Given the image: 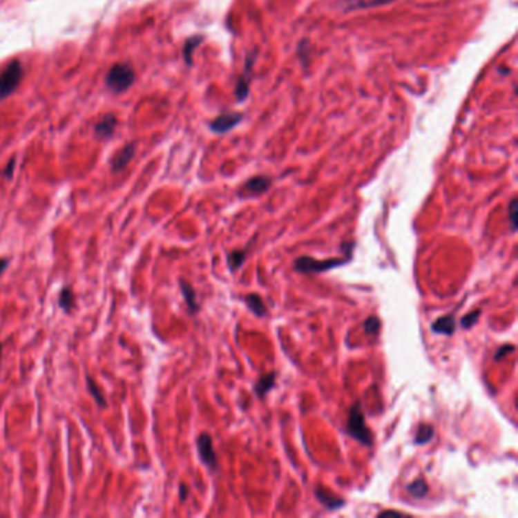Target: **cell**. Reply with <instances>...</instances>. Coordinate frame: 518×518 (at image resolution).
I'll return each instance as SVG.
<instances>
[{
	"mask_svg": "<svg viewBox=\"0 0 518 518\" xmlns=\"http://www.w3.org/2000/svg\"><path fill=\"white\" fill-rule=\"evenodd\" d=\"M352 260V256L345 257H334V258H327V260H318V258L303 256L295 260V271L301 274H321L325 271H330L333 268H339V266L347 265Z\"/></svg>",
	"mask_w": 518,
	"mask_h": 518,
	"instance_id": "6da1fadb",
	"label": "cell"
},
{
	"mask_svg": "<svg viewBox=\"0 0 518 518\" xmlns=\"http://www.w3.org/2000/svg\"><path fill=\"white\" fill-rule=\"evenodd\" d=\"M347 432H348L349 437H353L356 441H359V443L363 444V445H371L372 444V435H371L370 429L367 428V423H365L362 405L359 401L354 403L352 409H349Z\"/></svg>",
	"mask_w": 518,
	"mask_h": 518,
	"instance_id": "7a4b0ae2",
	"label": "cell"
},
{
	"mask_svg": "<svg viewBox=\"0 0 518 518\" xmlns=\"http://www.w3.org/2000/svg\"><path fill=\"white\" fill-rule=\"evenodd\" d=\"M23 78V66L19 59H12L0 72V101L10 96L19 87Z\"/></svg>",
	"mask_w": 518,
	"mask_h": 518,
	"instance_id": "3957f363",
	"label": "cell"
},
{
	"mask_svg": "<svg viewBox=\"0 0 518 518\" xmlns=\"http://www.w3.org/2000/svg\"><path fill=\"white\" fill-rule=\"evenodd\" d=\"M134 79H135V73L131 66L116 64L110 68L108 73H106L105 81L110 90L116 91V93H120V91H125L131 87Z\"/></svg>",
	"mask_w": 518,
	"mask_h": 518,
	"instance_id": "277c9868",
	"label": "cell"
},
{
	"mask_svg": "<svg viewBox=\"0 0 518 518\" xmlns=\"http://www.w3.org/2000/svg\"><path fill=\"white\" fill-rule=\"evenodd\" d=\"M196 447H198V454H200L204 466L211 471H216L218 458H216L215 448H213V439L209 433H201V435L198 437Z\"/></svg>",
	"mask_w": 518,
	"mask_h": 518,
	"instance_id": "5b68a950",
	"label": "cell"
},
{
	"mask_svg": "<svg viewBox=\"0 0 518 518\" xmlns=\"http://www.w3.org/2000/svg\"><path fill=\"white\" fill-rule=\"evenodd\" d=\"M242 120V114L240 113H225L220 114L218 119L211 122V129L218 134H224L231 131V129L239 125V122Z\"/></svg>",
	"mask_w": 518,
	"mask_h": 518,
	"instance_id": "8992f818",
	"label": "cell"
},
{
	"mask_svg": "<svg viewBox=\"0 0 518 518\" xmlns=\"http://www.w3.org/2000/svg\"><path fill=\"white\" fill-rule=\"evenodd\" d=\"M134 154H135V144L134 143H129V144H126L125 148H122L111 160L113 172L124 171L125 167L129 164V162L133 160Z\"/></svg>",
	"mask_w": 518,
	"mask_h": 518,
	"instance_id": "52a82bcc",
	"label": "cell"
},
{
	"mask_svg": "<svg viewBox=\"0 0 518 518\" xmlns=\"http://www.w3.org/2000/svg\"><path fill=\"white\" fill-rule=\"evenodd\" d=\"M315 496H316L319 503H321L324 508L330 509V511H333V509H340V508L345 506L344 499L333 496V494H330L329 491L323 490L321 486H316V488H315Z\"/></svg>",
	"mask_w": 518,
	"mask_h": 518,
	"instance_id": "ba28073f",
	"label": "cell"
},
{
	"mask_svg": "<svg viewBox=\"0 0 518 518\" xmlns=\"http://www.w3.org/2000/svg\"><path fill=\"white\" fill-rule=\"evenodd\" d=\"M272 184V181L268 177H254L245 182L243 186V192L248 195H262L268 190Z\"/></svg>",
	"mask_w": 518,
	"mask_h": 518,
	"instance_id": "9c48e42d",
	"label": "cell"
},
{
	"mask_svg": "<svg viewBox=\"0 0 518 518\" xmlns=\"http://www.w3.org/2000/svg\"><path fill=\"white\" fill-rule=\"evenodd\" d=\"M432 330L438 334H445V336H452L456 330V319L453 315H447L437 319L432 324Z\"/></svg>",
	"mask_w": 518,
	"mask_h": 518,
	"instance_id": "30bf717a",
	"label": "cell"
},
{
	"mask_svg": "<svg viewBox=\"0 0 518 518\" xmlns=\"http://www.w3.org/2000/svg\"><path fill=\"white\" fill-rule=\"evenodd\" d=\"M180 287H181L182 295H184V300H186L187 309L190 310V314H196V311L200 310V304H198V301H196L195 289L192 287V285L187 283L186 280H180Z\"/></svg>",
	"mask_w": 518,
	"mask_h": 518,
	"instance_id": "8fae6325",
	"label": "cell"
},
{
	"mask_svg": "<svg viewBox=\"0 0 518 518\" xmlns=\"http://www.w3.org/2000/svg\"><path fill=\"white\" fill-rule=\"evenodd\" d=\"M116 124H117L116 116H113V114H106V116H104L97 122L95 131L99 137H110L114 133V129H116Z\"/></svg>",
	"mask_w": 518,
	"mask_h": 518,
	"instance_id": "7c38bea8",
	"label": "cell"
},
{
	"mask_svg": "<svg viewBox=\"0 0 518 518\" xmlns=\"http://www.w3.org/2000/svg\"><path fill=\"white\" fill-rule=\"evenodd\" d=\"M394 0H344V6L347 11L354 10H367V8H376L385 3H391Z\"/></svg>",
	"mask_w": 518,
	"mask_h": 518,
	"instance_id": "4fadbf2b",
	"label": "cell"
},
{
	"mask_svg": "<svg viewBox=\"0 0 518 518\" xmlns=\"http://www.w3.org/2000/svg\"><path fill=\"white\" fill-rule=\"evenodd\" d=\"M276 378H277L276 372H269V374L258 378V382L256 383V394L258 395V397L263 399L265 395L268 394L274 386H276Z\"/></svg>",
	"mask_w": 518,
	"mask_h": 518,
	"instance_id": "5bb4252c",
	"label": "cell"
},
{
	"mask_svg": "<svg viewBox=\"0 0 518 518\" xmlns=\"http://www.w3.org/2000/svg\"><path fill=\"white\" fill-rule=\"evenodd\" d=\"M243 301H245V304L248 306V309L253 311V314L258 318H263L266 315V306L263 300L258 296L257 294H249L247 295L245 298H243Z\"/></svg>",
	"mask_w": 518,
	"mask_h": 518,
	"instance_id": "9a60e30c",
	"label": "cell"
},
{
	"mask_svg": "<svg viewBox=\"0 0 518 518\" xmlns=\"http://www.w3.org/2000/svg\"><path fill=\"white\" fill-rule=\"evenodd\" d=\"M86 382H87L88 392H90V395H91V397H93V399H95L96 405H97L99 407H102V409H105L106 406H108V403H106V400H105V397H104L102 391H101V390H99V385H97V383L95 382V380H93V378H91L90 376H87Z\"/></svg>",
	"mask_w": 518,
	"mask_h": 518,
	"instance_id": "2e32d148",
	"label": "cell"
},
{
	"mask_svg": "<svg viewBox=\"0 0 518 518\" xmlns=\"http://www.w3.org/2000/svg\"><path fill=\"white\" fill-rule=\"evenodd\" d=\"M245 258H247V253L245 251H233V253H230L227 256V263H228V268H230L231 272L238 271L240 266L245 263Z\"/></svg>",
	"mask_w": 518,
	"mask_h": 518,
	"instance_id": "e0dca14e",
	"label": "cell"
},
{
	"mask_svg": "<svg viewBox=\"0 0 518 518\" xmlns=\"http://www.w3.org/2000/svg\"><path fill=\"white\" fill-rule=\"evenodd\" d=\"M75 306V296H73V291L70 287H64L63 291H61L59 294V307L63 309L64 311H70Z\"/></svg>",
	"mask_w": 518,
	"mask_h": 518,
	"instance_id": "ac0fdd59",
	"label": "cell"
},
{
	"mask_svg": "<svg viewBox=\"0 0 518 518\" xmlns=\"http://www.w3.org/2000/svg\"><path fill=\"white\" fill-rule=\"evenodd\" d=\"M407 492L410 494V496L415 497V499H420V497H424L425 494L429 492V485L425 483L423 479H418V481L412 482L409 486H407Z\"/></svg>",
	"mask_w": 518,
	"mask_h": 518,
	"instance_id": "d6986e66",
	"label": "cell"
},
{
	"mask_svg": "<svg viewBox=\"0 0 518 518\" xmlns=\"http://www.w3.org/2000/svg\"><path fill=\"white\" fill-rule=\"evenodd\" d=\"M433 438V428L430 424H421L420 429H418V433L415 437V444L416 445H424L428 444L429 441Z\"/></svg>",
	"mask_w": 518,
	"mask_h": 518,
	"instance_id": "ffe728a7",
	"label": "cell"
},
{
	"mask_svg": "<svg viewBox=\"0 0 518 518\" xmlns=\"http://www.w3.org/2000/svg\"><path fill=\"white\" fill-rule=\"evenodd\" d=\"M508 213H509V224H511V231H517V227H518V222H517L518 201H517V198H512V201L509 202Z\"/></svg>",
	"mask_w": 518,
	"mask_h": 518,
	"instance_id": "44dd1931",
	"label": "cell"
},
{
	"mask_svg": "<svg viewBox=\"0 0 518 518\" xmlns=\"http://www.w3.org/2000/svg\"><path fill=\"white\" fill-rule=\"evenodd\" d=\"M363 330L367 334L374 336V334H377L380 330V319L377 316H370L367 321L363 323Z\"/></svg>",
	"mask_w": 518,
	"mask_h": 518,
	"instance_id": "7402d4cb",
	"label": "cell"
},
{
	"mask_svg": "<svg viewBox=\"0 0 518 518\" xmlns=\"http://www.w3.org/2000/svg\"><path fill=\"white\" fill-rule=\"evenodd\" d=\"M481 315H482V311H481V310L471 311V314L466 315V316H463V318L461 319V327H462V329H471V327H473L474 324H477V321H479V318H481Z\"/></svg>",
	"mask_w": 518,
	"mask_h": 518,
	"instance_id": "603a6c76",
	"label": "cell"
},
{
	"mask_svg": "<svg viewBox=\"0 0 518 518\" xmlns=\"http://www.w3.org/2000/svg\"><path fill=\"white\" fill-rule=\"evenodd\" d=\"M201 43V38L200 37H193V38H190V40L186 43V48H184V55H186V61H187V64H190V63H192V57H190V53H192L193 52V49H195V46H198V44H200Z\"/></svg>",
	"mask_w": 518,
	"mask_h": 518,
	"instance_id": "cb8c5ba5",
	"label": "cell"
},
{
	"mask_svg": "<svg viewBox=\"0 0 518 518\" xmlns=\"http://www.w3.org/2000/svg\"><path fill=\"white\" fill-rule=\"evenodd\" d=\"M512 352H514V345H512V344L500 347V348L497 349L496 356H494V361H500V359H501V357H503V356H506V354H509V353H512Z\"/></svg>",
	"mask_w": 518,
	"mask_h": 518,
	"instance_id": "d4e9b609",
	"label": "cell"
},
{
	"mask_svg": "<svg viewBox=\"0 0 518 518\" xmlns=\"http://www.w3.org/2000/svg\"><path fill=\"white\" fill-rule=\"evenodd\" d=\"M8 265H10V258H0V277H2L3 272L8 269Z\"/></svg>",
	"mask_w": 518,
	"mask_h": 518,
	"instance_id": "484cf974",
	"label": "cell"
},
{
	"mask_svg": "<svg viewBox=\"0 0 518 518\" xmlns=\"http://www.w3.org/2000/svg\"><path fill=\"white\" fill-rule=\"evenodd\" d=\"M180 497L184 501L187 499V486L186 485H180Z\"/></svg>",
	"mask_w": 518,
	"mask_h": 518,
	"instance_id": "4316f807",
	"label": "cell"
},
{
	"mask_svg": "<svg viewBox=\"0 0 518 518\" xmlns=\"http://www.w3.org/2000/svg\"><path fill=\"white\" fill-rule=\"evenodd\" d=\"M14 163H15V162H11V163H10V166H8V169L5 171V175H6V177H8V178H10V177H11V172H12V166H14Z\"/></svg>",
	"mask_w": 518,
	"mask_h": 518,
	"instance_id": "83f0119b",
	"label": "cell"
},
{
	"mask_svg": "<svg viewBox=\"0 0 518 518\" xmlns=\"http://www.w3.org/2000/svg\"><path fill=\"white\" fill-rule=\"evenodd\" d=\"M0 361H2V344H0Z\"/></svg>",
	"mask_w": 518,
	"mask_h": 518,
	"instance_id": "f1b7e54d",
	"label": "cell"
}]
</instances>
